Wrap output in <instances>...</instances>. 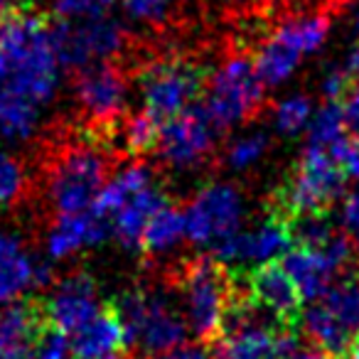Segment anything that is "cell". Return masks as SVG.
Here are the masks:
<instances>
[{"label": "cell", "mask_w": 359, "mask_h": 359, "mask_svg": "<svg viewBox=\"0 0 359 359\" xmlns=\"http://www.w3.org/2000/svg\"><path fill=\"white\" fill-rule=\"evenodd\" d=\"M344 133H347V126H344L342 106H339V101H327L310 118L308 145L330 150L339 138H344Z\"/></svg>", "instance_id": "83f0119b"}, {"label": "cell", "mask_w": 359, "mask_h": 359, "mask_svg": "<svg viewBox=\"0 0 359 359\" xmlns=\"http://www.w3.org/2000/svg\"><path fill=\"white\" fill-rule=\"evenodd\" d=\"M27 175L15 155L0 150V210H8L22 197Z\"/></svg>", "instance_id": "4dcf8cb0"}, {"label": "cell", "mask_w": 359, "mask_h": 359, "mask_svg": "<svg viewBox=\"0 0 359 359\" xmlns=\"http://www.w3.org/2000/svg\"><path fill=\"white\" fill-rule=\"evenodd\" d=\"M273 35L280 42H285L293 52H298L300 57H308L315 55L325 45V40L330 35V20L327 15L293 18V20L283 22Z\"/></svg>", "instance_id": "484cf974"}, {"label": "cell", "mask_w": 359, "mask_h": 359, "mask_svg": "<svg viewBox=\"0 0 359 359\" xmlns=\"http://www.w3.org/2000/svg\"><path fill=\"white\" fill-rule=\"evenodd\" d=\"M303 57L298 52L290 50L285 42H280L276 35H271V40H266L259 47V55L254 60L256 74L264 81V86H280L293 76V72L298 69Z\"/></svg>", "instance_id": "d4e9b609"}, {"label": "cell", "mask_w": 359, "mask_h": 359, "mask_svg": "<svg viewBox=\"0 0 359 359\" xmlns=\"http://www.w3.org/2000/svg\"><path fill=\"white\" fill-rule=\"evenodd\" d=\"M72 354L74 359H101L114 354L123 344V325H121L116 310L101 308L86 325H81L74 334H69Z\"/></svg>", "instance_id": "ffe728a7"}, {"label": "cell", "mask_w": 359, "mask_h": 359, "mask_svg": "<svg viewBox=\"0 0 359 359\" xmlns=\"http://www.w3.org/2000/svg\"><path fill=\"white\" fill-rule=\"evenodd\" d=\"M271 140L264 130H251L239 138H234L226 148V165L231 170H246L254 163H259L264 158V153L269 150Z\"/></svg>", "instance_id": "f546056e"}, {"label": "cell", "mask_w": 359, "mask_h": 359, "mask_svg": "<svg viewBox=\"0 0 359 359\" xmlns=\"http://www.w3.org/2000/svg\"><path fill=\"white\" fill-rule=\"evenodd\" d=\"M347 187V175L323 148L305 145L293 175L280 190H276L271 212L293 219L295 215L327 212Z\"/></svg>", "instance_id": "3957f363"}, {"label": "cell", "mask_w": 359, "mask_h": 359, "mask_svg": "<svg viewBox=\"0 0 359 359\" xmlns=\"http://www.w3.org/2000/svg\"><path fill=\"white\" fill-rule=\"evenodd\" d=\"M219 128L210 118L205 104H190L172 118L163 121L158 130V155L175 170H190L212 155Z\"/></svg>", "instance_id": "9c48e42d"}, {"label": "cell", "mask_w": 359, "mask_h": 359, "mask_svg": "<svg viewBox=\"0 0 359 359\" xmlns=\"http://www.w3.org/2000/svg\"><path fill=\"white\" fill-rule=\"evenodd\" d=\"M40 106L22 96L0 91V138L8 143H27L40 128Z\"/></svg>", "instance_id": "cb8c5ba5"}, {"label": "cell", "mask_w": 359, "mask_h": 359, "mask_svg": "<svg viewBox=\"0 0 359 359\" xmlns=\"http://www.w3.org/2000/svg\"><path fill=\"white\" fill-rule=\"evenodd\" d=\"M352 32H354V35L359 37V8H357V11L352 13Z\"/></svg>", "instance_id": "b9f144b4"}, {"label": "cell", "mask_w": 359, "mask_h": 359, "mask_svg": "<svg viewBox=\"0 0 359 359\" xmlns=\"http://www.w3.org/2000/svg\"><path fill=\"white\" fill-rule=\"evenodd\" d=\"M352 84H354V76L347 67H330L327 74L323 76L320 91H323V96L327 101H342Z\"/></svg>", "instance_id": "e575fe53"}, {"label": "cell", "mask_w": 359, "mask_h": 359, "mask_svg": "<svg viewBox=\"0 0 359 359\" xmlns=\"http://www.w3.org/2000/svg\"><path fill=\"white\" fill-rule=\"evenodd\" d=\"M334 158V163L344 170L347 180H357L359 182V140L357 138H339L332 148L327 150Z\"/></svg>", "instance_id": "836d02e7"}, {"label": "cell", "mask_w": 359, "mask_h": 359, "mask_svg": "<svg viewBox=\"0 0 359 359\" xmlns=\"http://www.w3.org/2000/svg\"><path fill=\"white\" fill-rule=\"evenodd\" d=\"M300 323H303V330L310 342H313V347L323 349L332 359H344L352 332L344 325H339L323 303H318V300L310 303V308L303 313Z\"/></svg>", "instance_id": "7402d4cb"}, {"label": "cell", "mask_w": 359, "mask_h": 359, "mask_svg": "<svg viewBox=\"0 0 359 359\" xmlns=\"http://www.w3.org/2000/svg\"><path fill=\"white\" fill-rule=\"evenodd\" d=\"M278 261L288 271L293 283L298 285L303 303H315L318 298H323L339 271V266L323 249H308V246L298 244L290 246Z\"/></svg>", "instance_id": "e0dca14e"}, {"label": "cell", "mask_w": 359, "mask_h": 359, "mask_svg": "<svg viewBox=\"0 0 359 359\" xmlns=\"http://www.w3.org/2000/svg\"><path fill=\"white\" fill-rule=\"evenodd\" d=\"M185 239H187L185 212H180L177 207H172L168 202V205H163L148 219L143 239H140V249H145L153 256H160L177 249Z\"/></svg>", "instance_id": "603a6c76"}, {"label": "cell", "mask_w": 359, "mask_h": 359, "mask_svg": "<svg viewBox=\"0 0 359 359\" xmlns=\"http://www.w3.org/2000/svg\"><path fill=\"white\" fill-rule=\"evenodd\" d=\"M182 300L190 332L202 342L219 339L234 303V276L215 256H200L182 271Z\"/></svg>", "instance_id": "277c9868"}, {"label": "cell", "mask_w": 359, "mask_h": 359, "mask_svg": "<svg viewBox=\"0 0 359 359\" xmlns=\"http://www.w3.org/2000/svg\"><path fill=\"white\" fill-rule=\"evenodd\" d=\"M111 308L123 325V344L143 352L145 357L177 347L190 332L185 315H180L175 305L158 290H123L114 298Z\"/></svg>", "instance_id": "7a4b0ae2"}, {"label": "cell", "mask_w": 359, "mask_h": 359, "mask_svg": "<svg viewBox=\"0 0 359 359\" xmlns=\"http://www.w3.org/2000/svg\"><path fill=\"white\" fill-rule=\"evenodd\" d=\"M109 160L94 145H76L55 160L47 175V200L57 215L84 212L106 185Z\"/></svg>", "instance_id": "5b68a950"}, {"label": "cell", "mask_w": 359, "mask_h": 359, "mask_svg": "<svg viewBox=\"0 0 359 359\" xmlns=\"http://www.w3.org/2000/svg\"><path fill=\"white\" fill-rule=\"evenodd\" d=\"M264 81L256 74L254 60L229 57L207 84L205 109L219 130H229L256 114L264 101Z\"/></svg>", "instance_id": "8992f818"}, {"label": "cell", "mask_w": 359, "mask_h": 359, "mask_svg": "<svg viewBox=\"0 0 359 359\" xmlns=\"http://www.w3.org/2000/svg\"><path fill=\"white\" fill-rule=\"evenodd\" d=\"M310 118H313V101L305 94H293L285 96L276 104L273 109V126L280 135H293L303 133L308 128Z\"/></svg>", "instance_id": "f1b7e54d"}, {"label": "cell", "mask_w": 359, "mask_h": 359, "mask_svg": "<svg viewBox=\"0 0 359 359\" xmlns=\"http://www.w3.org/2000/svg\"><path fill=\"white\" fill-rule=\"evenodd\" d=\"M339 224H342L344 234L352 239L354 251H359V190L349 192L342 200V210H339Z\"/></svg>", "instance_id": "d590c367"}, {"label": "cell", "mask_w": 359, "mask_h": 359, "mask_svg": "<svg viewBox=\"0 0 359 359\" xmlns=\"http://www.w3.org/2000/svg\"><path fill=\"white\" fill-rule=\"evenodd\" d=\"M74 96L79 109L96 123H114L123 114L128 99V79L116 65L94 62L79 67L74 76Z\"/></svg>", "instance_id": "7c38bea8"}, {"label": "cell", "mask_w": 359, "mask_h": 359, "mask_svg": "<svg viewBox=\"0 0 359 359\" xmlns=\"http://www.w3.org/2000/svg\"><path fill=\"white\" fill-rule=\"evenodd\" d=\"M111 234V219L96 215L94 210L72 212V215H57L47 234L45 249L52 261H62L67 256L76 254L84 246H96Z\"/></svg>", "instance_id": "2e32d148"}, {"label": "cell", "mask_w": 359, "mask_h": 359, "mask_svg": "<svg viewBox=\"0 0 359 359\" xmlns=\"http://www.w3.org/2000/svg\"><path fill=\"white\" fill-rule=\"evenodd\" d=\"M52 283V269L30 254L20 234L0 229V305L18 303L32 288Z\"/></svg>", "instance_id": "5bb4252c"}, {"label": "cell", "mask_w": 359, "mask_h": 359, "mask_svg": "<svg viewBox=\"0 0 359 359\" xmlns=\"http://www.w3.org/2000/svg\"><path fill=\"white\" fill-rule=\"evenodd\" d=\"M163 205H168V197L163 195L158 185H148L140 192H135L114 217H111V234L121 241V246L128 251L140 249V239L148 219L160 210Z\"/></svg>", "instance_id": "d6986e66"}, {"label": "cell", "mask_w": 359, "mask_h": 359, "mask_svg": "<svg viewBox=\"0 0 359 359\" xmlns=\"http://www.w3.org/2000/svg\"><path fill=\"white\" fill-rule=\"evenodd\" d=\"M123 13L133 22H145V25H155L168 18V11L172 6V0H118Z\"/></svg>", "instance_id": "d6a6232c"}, {"label": "cell", "mask_w": 359, "mask_h": 359, "mask_svg": "<svg viewBox=\"0 0 359 359\" xmlns=\"http://www.w3.org/2000/svg\"><path fill=\"white\" fill-rule=\"evenodd\" d=\"M293 246L290 222L269 212V217L256 222L249 229H239L234 236L222 241L215 249V259L222 264H266L276 261Z\"/></svg>", "instance_id": "8fae6325"}, {"label": "cell", "mask_w": 359, "mask_h": 359, "mask_svg": "<svg viewBox=\"0 0 359 359\" xmlns=\"http://www.w3.org/2000/svg\"><path fill=\"white\" fill-rule=\"evenodd\" d=\"M153 182H155V172H153V168H150L148 163L126 165L121 172H116L114 177H111L109 182L101 187L99 197L94 200L91 210H94L96 215L111 219V217H114L116 212H118L121 207H123L126 202L135 195V192H140L143 187L153 185Z\"/></svg>", "instance_id": "44dd1931"}, {"label": "cell", "mask_w": 359, "mask_h": 359, "mask_svg": "<svg viewBox=\"0 0 359 359\" xmlns=\"http://www.w3.org/2000/svg\"><path fill=\"white\" fill-rule=\"evenodd\" d=\"M158 130H160L158 121H155L148 111H138V114L121 121V126H118L121 148L128 155L150 153V150L158 145Z\"/></svg>", "instance_id": "4316f807"}, {"label": "cell", "mask_w": 359, "mask_h": 359, "mask_svg": "<svg viewBox=\"0 0 359 359\" xmlns=\"http://www.w3.org/2000/svg\"><path fill=\"white\" fill-rule=\"evenodd\" d=\"M244 276V285L249 290L251 300L259 308H264L273 320H278L283 327H295L303 318V298L298 293V285L288 276V271L280 266V261H266L259 264Z\"/></svg>", "instance_id": "4fadbf2b"}, {"label": "cell", "mask_w": 359, "mask_h": 359, "mask_svg": "<svg viewBox=\"0 0 359 359\" xmlns=\"http://www.w3.org/2000/svg\"><path fill=\"white\" fill-rule=\"evenodd\" d=\"M344 359H359V330L352 334V339H349V347H347Z\"/></svg>", "instance_id": "60d3db41"}, {"label": "cell", "mask_w": 359, "mask_h": 359, "mask_svg": "<svg viewBox=\"0 0 359 359\" xmlns=\"http://www.w3.org/2000/svg\"><path fill=\"white\" fill-rule=\"evenodd\" d=\"M347 69L352 72L354 79H359V45H354L352 52H349V57H347Z\"/></svg>", "instance_id": "ab89813d"}, {"label": "cell", "mask_w": 359, "mask_h": 359, "mask_svg": "<svg viewBox=\"0 0 359 359\" xmlns=\"http://www.w3.org/2000/svg\"><path fill=\"white\" fill-rule=\"evenodd\" d=\"M45 327L47 320L40 305L20 300L0 305V359H27Z\"/></svg>", "instance_id": "ac0fdd59"}, {"label": "cell", "mask_w": 359, "mask_h": 359, "mask_svg": "<svg viewBox=\"0 0 359 359\" xmlns=\"http://www.w3.org/2000/svg\"><path fill=\"white\" fill-rule=\"evenodd\" d=\"M52 40L62 67L79 69L94 62H109L126 45V30L109 18L60 20L52 27Z\"/></svg>", "instance_id": "30bf717a"}, {"label": "cell", "mask_w": 359, "mask_h": 359, "mask_svg": "<svg viewBox=\"0 0 359 359\" xmlns=\"http://www.w3.org/2000/svg\"><path fill=\"white\" fill-rule=\"evenodd\" d=\"M118 0H55V15L60 20H89L104 18Z\"/></svg>", "instance_id": "1f68e13d"}, {"label": "cell", "mask_w": 359, "mask_h": 359, "mask_svg": "<svg viewBox=\"0 0 359 359\" xmlns=\"http://www.w3.org/2000/svg\"><path fill=\"white\" fill-rule=\"evenodd\" d=\"M8 8H11V0H0V20L8 15Z\"/></svg>", "instance_id": "7bdbcfd3"}, {"label": "cell", "mask_w": 359, "mask_h": 359, "mask_svg": "<svg viewBox=\"0 0 359 359\" xmlns=\"http://www.w3.org/2000/svg\"><path fill=\"white\" fill-rule=\"evenodd\" d=\"M187 239L215 251L244 224V197L229 182L202 187L185 210Z\"/></svg>", "instance_id": "ba28073f"}, {"label": "cell", "mask_w": 359, "mask_h": 359, "mask_svg": "<svg viewBox=\"0 0 359 359\" xmlns=\"http://www.w3.org/2000/svg\"><path fill=\"white\" fill-rule=\"evenodd\" d=\"M148 359H219L217 352H210L205 344H177V347L168 349V352L153 354Z\"/></svg>", "instance_id": "74e56055"}, {"label": "cell", "mask_w": 359, "mask_h": 359, "mask_svg": "<svg viewBox=\"0 0 359 359\" xmlns=\"http://www.w3.org/2000/svg\"><path fill=\"white\" fill-rule=\"evenodd\" d=\"M339 106H342L347 133H352V138L359 140V79L349 86V91L344 94V99L339 101Z\"/></svg>", "instance_id": "8d00e7d4"}, {"label": "cell", "mask_w": 359, "mask_h": 359, "mask_svg": "<svg viewBox=\"0 0 359 359\" xmlns=\"http://www.w3.org/2000/svg\"><path fill=\"white\" fill-rule=\"evenodd\" d=\"M202 89H205V69L180 57L150 62L138 74L140 104L158 123L195 104Z\"/></svg>", "instance_id": "52a82bcc"}, {"label": "cell", "mask_w": 359, "mask_h": 359, "mask_svg": "<svg viewBox=\"0 0 359 359\" xmlns=\"http://www.w3.org/2000/svg\"><path fill=\"white\" fill-rule=\"evenodd\" d=\"M27 359H35V357H27Z\"/></svg>", "instance_id": "f6af8a7d"}, {"label": "cell", "mask_w": 359, "mask_h": 359, "mask_svg": "<svg viewBox=\"0 0 359 359\" xmlns=\"http://www.w3.org/2000/svg\"><path fill=\"white\" fill-rule=\"evenodd\" d=\"M99 310V288H96L94 278L89 273H84V271L62 278L52 288L47 303L42 305L47 325L65 334H74Z\"/></svg>", "instance_id": "9a60e30c"}, {"label": "cell", "mask_w": 359, "mask_h": 359, "mask_svg": "<svg viewBox=\"0 0 359 359\" xmlns=\"http://www.w3.org/2000/svg\"><path fill=\"white\" fill-rule=\"evenodd\" d=\"M290 359H332L330 354H325L323 349L310 347V349H295V354Z\"/></svg>", "instance_id": "f35d334b"}, {"label": "cell", "mask_w": 359, "mask_h": 359, "mask_svg": "<svg viewBox=\"0 0 359 359\" xmlns=\"http://www.w3.org/2000/svg\"><path fill=\"white\" fill-rule=\"evenodd\" d=\"M60 57L52 27L32 13L0 20V91L22 96L42 109L60 89Z\"/></svg>", "instance_id": "6da1fadb"}, {"label": "cell", "mask_w": 359, "mask_h": 359, "mask_svg": "<svg viewBox=\"0 0 359 359\" xmlns=\"http://www.w3.org/2000/svg\"><path fill=\"white\" fill-rule=\"evenodd\" d=\"M101 359H128V357H118V354H106V357H101Z\"/></svg>", "instance_id": "ee69618b"}]
</instances>
